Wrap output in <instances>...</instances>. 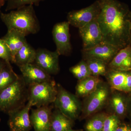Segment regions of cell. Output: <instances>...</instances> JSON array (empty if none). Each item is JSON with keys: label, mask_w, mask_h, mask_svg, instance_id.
Segmentation results:
<instances>
[{"label": "cell", "mask_w": 131, "mask_h": 131, "mask_svg": "<svg viewBox=\"0 0 131 131\" xmlns=\"http://www.w3.org/2000/svg\"><path fill=\"white\" fill-rule=\"evenodd\" d=\"M0 58L7 62L12 61V56L9 48L2 39H0Z\"/></svg>", "instance_id": "28"}, {"label": "cell", "mask_w": 131, "mask_h": 131, "mask_svg": "<svg viewBox=\"0 0 131 131\" xmlns=\"http://www.w3.org/2000/svg\"><path fill=\"white\" fill-rule=\"evenodd\" d=\"M121 122V120L115 115H108L105 120L102 131H115Z\"/></svg>", "instance_id": "27"}, {"label": "cell", "mask_w": 131, "mask_h": 131, "mask_svg": "<svg viewBox=\"0 0 131 131\" xmlns=\"http://www.w3.org/2000/svg\"><path fill=\"white\" fill-rule=\"evenodd\" d=\"M26 37L25 35L19 32L11 30H8L6 35L3 38L9 48L13 62L14 63L16 53L27 42Z\"/></svg>", "instance_id": "18"}, {"label": "cell", "mask_w": 131, "mask_h": 131, "mask_svg": "<svg viewBox=\"0 0 131 131\" xmlns=\"http://www.w3.org/2000/svg\"><path fill=\"white\" fill-rule=\"evenodd\" d=\"M130 46H131V45H130Z\"/></svg>", "instance_id": "34"}, {"label": "cell", "mask_w": 131, "mask_h": 131, "mask_svg": "<svg viewBox=\"0 0 131 131\" xmlns=\"http://www.w3.org/2000/svg\"><path fill=\"white\" fill-rule=\"evenodd\" d=\"M88 64L91 75L105 76L108 70L107 64L97 59H89L85 61Z\"/></svg>", "instance_id": "23"}, {"label": "cell", "mask_w": 131, "mask_h": 131, "mask_svg": "<svg viewBox=\"0 0 131 131\" xmlns=\"http://www.w3.org/2000/svg\"><path fill=\"white\" fill-rule=\"evenodd\" d=\"M5 0H0V12L2 7L4 6L5 3Z\"/></svg>", "instance_id": "31"}, {"label": "cell", "mask_w": 131, "mask_h": 131, "mask_svg": "<svg viewBox=\"0 0 131 131\" xmlns=\"http://www.w3.org/2000/svg\"><path fill=\"white\" fill-rule=\"evenodd\" d=\"M83 49H90L103 42V37L97 19L79 28Z\"/></svg>", "instance_id": "13"}, {"label": "cell", "mask_w": 131, "mask_h": 131, "mask_svg": "<svg viewBox=\"0 0 131 131\" xmlns=\"http://www.w3.org/2000/svg\"><path fill=\"white\" fill-rule=\"evenodd\" d=\"M28 87V102L36 107L54 103L57 89L54 79L49 81L32 84Z\"/></svg>", "instance_id": "5"}, {"label": "cell", "mask_w": 131, "mask_h": 131, "mask_svg": "<svg viewBox=\"0 0 131 131\" xmlns=\"http://www.w3.org/2000/svg\"><path fill=\"white\" fill-rule=\"evenodd\" d=\"M7 2L6 11L14 10L27 5L38 6L45 0H6Z\"/></svg>", "instance_id": "26"}, {"label": "cell", "mask_w": 131, "mask_h": 131, "mask_svg": "<svg viewBox=\"0 0 131 131\" xmlns=\"http://www.w3.org/2000/svg\"><path fill=\"white\" fill-rule=\"evenodd\" d=\"M108 69L115 70H131V46L121 49L108 64Z\"/></svg>", "instance_id": "17"}, {"label": "cell", "mask_w": 131, "mask_h": 131, "mask_svg": "<svg viewBox=\"0 0 131 131\" xmlns=\"http://www.w3.org/2000/svg\"><path fill=\"white\" fill-rule=\"evenodd\" d=\"M54 105L32 109L30 118L34 131H49Z\"/></svg>", "instance_id": "15"}, {"label": "cell", "mask_w": 131, "mask_h": 131, "mask_svg": "<svg viewBox=\"0 0 131 131\" xmlns=\"http://www.w3.org/2000/svg\"><path fill=\"white\" fill-rule=\"evenodd\" d=\"M127 116L131 119V91L127 94Z\"/></svg>", "instance_id": "30"}, {"label": "cell", "mask_w": 131, "mask_h": 131, "mask_svg": "<svg viewBox=\"0 0 131 131\" xmlns=\"http://www.w3.org/2000/svg\"><path fill=\"white\" fill-rule=\"evenodd\" d=\"M119 50L112 45L103 42L90 49H82V57L84 61L97 59L108 64Z\"/></svg>", "instance_id": "9"}, {"label": "cell", "mask_w": 131, "mask_h": 131, "mask_svg": "<svg viewBox=\"0 0 131 131\" xmlns=\"http://www.w3.org/2000/svg\"><path fill=\"white\" fill-rule=\"evenodd\" d=\"M102 81L99 77L91 75L78 80L75 88V95L78 98H86L92 93Z\"/></svg>", "instance_id": "19"}, {"label": "cell", "mask_w": 131, "mask_h": 131, "mask_svg": "<svg viewBox=\"0 0 131 131\" xmlns=\"http://www.w3.org/2000/svg\"><path fill=\"white\" fill-rule=\"evenodd\" d=\"M101 11L97 21L103 41L119 50L131 44V11L118 0H98Z\"/></svg>", "instance_id": "1"}, {"label": "cell", "mask_w": 131, "mask_h": 131, "mask_svg": "<svg viewBox=\"0 0 131 131\" xmlns=\"http://www.w3.org/2000/svg\"><path fill=\"white\" fill-rule=\"evenodd\" d=\"M100 11V3L96 0L86 7L69 12L67 15V21L70 25L79 29L97 19Z\"/></svg>", "instance_id": "7"}, {"label": "cell", "mask_w": 131, "mask_h": 131, "mask_svg": "<svg viewBox=\"0 0 131 131\" xmlns=\"http://www.w3.org/2000/svg\"><path fill=\"white\" fill-rule=\"evenodd\" d=\"M108 115L104 112H98L91 115L85 125L86 131H102L104 122Z\"/></svg>", "instance_id": "22"}, {"label": "cell", "mask_w": 131, "mask_h": 131, "mask_svg": "<svg viewBox=\"0 0 131 131\" xmlns=\"http://www.w3.org/2000/svg\"><path fill=\"white\" fill-rule=\"evenodd\" d=\"M105 77L112 90L126 94L131 92V70H115L108 69Z\"/></svg>", "instance_id": "11"}, {"label": "cell", "mask_w": 131, "mask_h": 131, "mask_svg": "<svg viewBox=\"0 0 131 131\" xmlns=\"http://www.w3.org/2000/svg\"><path fill=\"white\" fill-rule=\"evenodd\" d=\"M107 105H109L112 114L120 119L127 116V94L112 90Z\"/></svg>", "instance_id": "16"}, {"label": "cell", "mask_w": 131, "mask_h": 131, "mask_svg": "<svg viewBox=\"0 0 131 131\" xmlns=\"http://www.w3.org/2000/svg\"><path fill=\"white\" fill-rule=\"evenodd\" d=\"M0 121H1V119H0Z\"/></svg>", "instance_id": "35"}, {"label": "cell", "mask_w": 131, "mask_h": 131, "mask_svg": "<svg viewBox=\"0 0 131 131\" xmlns=\"http://www.w3.org/2000/svg\"><path fill=\"white\" fill-rule=\"evenodd\" d=\"M1 18L8 30H14L26 36L39 31L40 25L33 5L25 6L7 14L1 13Z\"/></svg>", "instance_id": "2"}, {"label": "cell", "mask_w": 131, "mask_h": 131, "mask_svg": "<svg viewBox=\"0 0 131 131\" xmlns=\"http://www.w3.org/2000/svg\"><path fill=\"white\" fill-rule=\"evenodd\" d=\"M4 67H4L3 64L1 62H0V74L1 73L3 70V68H4Z\"/></svg>", "instance_id": "32"}, {"label": "cell", "mask_w": 131, "mask_h": 131, "mask_svg": "<svg viewBox=\"0 0 131 131\" xmlns=\"http://www.w3.org/2000/svg\"><path fill=\"white\" fill-rule=\"evenodd\" d=\"M74 121L58 109L52 110L49 131H67L72 129Z\"/></svg>", "instance_id": "20"}, {"label": "cell", "mask_w": 131, "mask_h": 131, "mask_svg": "<svg viewBox=\"0 0 131 131\" xmlns=\"http://www.w3.org/2000/svg\"><path fill=\"white\" fill-rule=\"evenodd\" d=\"M71 73L78 80L91 75L86 62L83 59L69 69Z\"/></svg>", "instance_id": "25"}, {"label": "cell", "mask_w": 131, "mask_h": 131, "mask_svg": "<svg viewBox=\"0 0 131 131\" xmlns=\"http://www.w3.org/2000/svg\"><path fill=\"white\" fill-rule=\"evenodd\" d=\"M70 25L68 21L57 23L52 28V35L60 56H69L72 52L70 42Z\"/></svg>", "instance_id": "8"}, {"label": "cell", "mask_w": 131, "mask_h": 131, "mask_svg": "<svg viewBox=\"0 0 131 131\" xmlns=\"http://www.w3.org/2000/svg\"><path fill=\"white\" fill-rule=\"evenodd\" d=\"M115 131H131V125L121 122Z\"/></svg>", "instance_id": "29"}, {"label": "cell", "mask_w": 131, "mask_h": 131, "mask_svg": "<svg viewBox=\"0 0 131 131\" xmlns=\"http://www.w3.org/2000/svg\"><path fill=\"white\" fill-rule=\"evenodd\" d=\"M67 131H82V130H73L72 129H69V130H68Z\"/></svg>", "instance_id": "33"}, {"label": "cell", "mask_w": 131, "mask_h": 131, "mask_svg": "<svg viewBox=\"0 0 131 131\" xmlns=\"http://www.w3.org/2000/svg\"><path fill=\"white\" fill-rule=\"evenodd\" d=\"M59 56L56 50L51 51L40 48L36 50L34 63L50 75H56L60 70Z\"/></svg>", "instance_id": "10"}, {"label": "cell", "mask_w": 131, "mask_h": 131, "mask_svg": "<svg viewBox=\"0 0 131 131\" xmlns=\"http://www.w3.org/2000/svg\"><path fill=\"white\" fill-rule=\"evenodd\" d=\"M28 102V87L22 76L0 92V110L8 114L24 107Z\"/></svg>", "instance_id": "3"}, {"label": "cell", "mask_w": 131, "mask_h": 131, "mask_svg": "<svg viewBox=\"0 0 131 131\" xmlns=\"http://www.w3.org/2000/svg\"><path fill=\"white\" fill-rule=\"evenodd\" d=\"M19 67L27 87L32 84L49 81L53 79L51 75L35 63L28 64Z\"/></svg>", "instance_id": "14"}, {"label": "cell", "mask_w": 131, "mask_h": 131, "mask_svg": "<svg viewBox=\"0 0 131 131\" xmlns=\"http://www.w3.org/2000/svg\"><path fill=\"white\" fill-rule=\"evenodd\" d=\"M36 50L27 43L24 45L16 53L14 63L18 67L35 62Z\"/></svg>", "instance_id": "21"}, {"label": "cell", "mask_w": 131, "mask_h": 131, "mask_svg": "<svg viewBox=\"0 0 131 131\" xmlns=\"http://www.w3.org/2000/svg\"><path fill=\"white\" fill-rule=\"evenodd\" d=\"M19 75L14 73L8 64L7 69L3 68L0 74V92L18 80Z\"/></svg>", "instance_id": "24"}, {"label": "cell", "mask_w": 131, "mask_h": 131, "mask_svg": "<svg viewBox=\"0 0 131 131\" xmlns=\"http://www.w3.org/2000/svg\"><path fill=\"white\" fill-rule=\"evenodd\" d=\"M57 94L53 105L55 108L74 121L81 114L82 103L79 98L57 84Z\"/></svg>", "instance_id": "6"}, {"label": "cell", "mask_w": 131, "mask_h": 131, "mask_svg": "<svg viewBox=\"0 0 131 131\" xmlns=\"http://www.w3.org/2000/svg\"><path fill=\"white\" fill-rule=\"evenodd\" d=\"M32 106L27 102L25 106L9 113L8 125L11 131H30L32 127L30 111Z\"/></svg>", "instance_id": "12"}, {"label": "cell", "mask_w": 131, "mask_h": 131, "mask_svg": "<svg viewBox=\"0 0 131 131\" xmlns=\"http://www.w3.org/2000/svg\"><path fill=\"white\" fill-rule=\"evenodd\" d=\"M112 90L107 82L102 81L96 89L85 98L82 103L81 117H90L107 105Z\"/></svg>", "instance_id": "4"}]
</instances>
